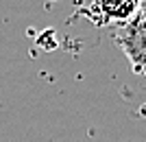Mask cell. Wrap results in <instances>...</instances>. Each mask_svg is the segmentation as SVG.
Instances as JSON below:
<instances>
[{"instance_id": "cell-1", "label": "cell", "mask_w": 146, "mask_h": 142, "mask_svg": "<svg viewBox=\"0 0 146 142\" xmlns=\"http://www.w3.org/2000/svg\"><path fill=\"white\" fill-rule=\"evenodd\" d=\"M116 44L124 53L133 72L146 77V9H142L131 22L118 26Z\"/></svg>"}, {"instance_id": "cell-2", "label": "cell", "mask_w": 146, "mask_h": 142, "mask_svg": "<svg viewBox=\"0 0 146 142\" xmlns=\"http://www.w3.org/2000/svg\"><path fill=\"white\" fill-rule=\"evenodd\" d=\"M144 9V0H92L85 11L98 26H122Z\"/></svg>"}]
</instances>
